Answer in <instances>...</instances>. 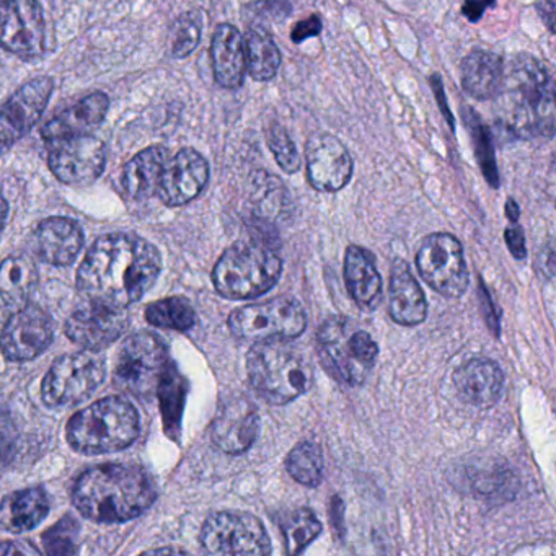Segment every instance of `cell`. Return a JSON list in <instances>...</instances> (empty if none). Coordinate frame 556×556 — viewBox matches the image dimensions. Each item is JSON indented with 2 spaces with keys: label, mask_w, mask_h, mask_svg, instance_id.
Here are the masks:
<instances>
[{
  "label": "cell",
  "mask_w": 556,
  "mask_h": 556,
  "mask_svg": "<svg viewBox=\"0 0 556 556\" xmlns=\"http://www.w3.org/2000/svg\"><path fill=\"white\" fill-rule=\"evenodd\" d=\"M105 376V359L93 350L66 354L45 377L41 396L51 408L79 405L102 386Z\"/></svg>",
  "instance_id": "cell-10"
},
{
  "label": "cell",
  "mask_w": 556,
  "mask_h": 556,
  "mask_svg": "<svg viewBox=\"0 0 556 556\" xmlns=\"http://www.w3.org/2000/svg\"><path fill=\"white\" fill-rule=\"evenodd\" d=\"M506 214L513 223H516V220L519 219V206H517L516 201L507 200Z\"/></svg>",
  "instance_id": "cell-48"
},
{
  "label": "cell",
  "mask_w": 556,
  "mask_h": 556,
  "mask_svg": "<svg viewBox=\"0 0 556 556\" xmlns=\"http://www.w3.org/2000/svg\"><path fill=\"white\" fill-rule=\"evenodd\" d=\"M170 366L167 348L152 333H136L126 338L116 354V386L136 399L151 400L157 395L162 379Z\"/></svg>",
  "instance_id": "cell-8"
},
{
  "label": "cell",
  "mask_w": 556,
  "mask_h": 556,
  "mask_svg": "<svg viewBox=\"0 0 556 556\" xmlns=\"http://www.w3.org/2000/svg\"><path fill=\"white\" fill-rule=\"evenodd\" d=\"M509 96L500 123L517 139L552 138L555 131V86L545 64L530 56L514 60L509 71Z\"/></svg>",
  "instance_id": "cell-3"
},
{
  "label": "cell",
  "mask_w": 556,
  "mask_h": 556,
  "mask_svg": "<svg viewBox=\"0 0 556 556\" xmlns=\"http://www.w3.org/2000/svg\"><path fill=\"white\" fill-rule=\"evenodd\" d=\"M168 159L170 154L161 146H152L135 155L123 172V187L126 193L136 200L155 197L162 170Z\"/></svg>",
  "instance_id": "cell-30"
},
{
  "label": "cell",
  "mask_w": 556,
  "mask_h": 556,
  "mask_svg": "<svg viewBox=\"0 0 556 556\" xmlns=\"http://www.w3.org/2000/svg\"><path fill=\"white\" fill-rule=\"evenodd\" d=\"M8 203H5V200H2V198H0V233H2V230H4L5 220H8Z\"/></svg>",
  "instance_id": "cell-49"
},
{
  "label": "cell",
  "mask_w": 556,
  "mask_h": 556,
  "mask_svg": "<svg viewBox=\"0 0 556 556\" xmlns=\"http://www.w3.org/2000/svg\"><path fill=\"white\" fill-rule=\"evenodd\" d=\"M282 260L268 243L239 242L229 247L213 269V282L232 301L258 298L281 278Z\"/></svg>",
  "instance_id": "cell-6"
},
{
  "label": "cell",
  "mask_w": 556,
  "mask_h": 556,
  "mask_svg": "<svg viewBox=\"0 0 556 556\" xmlns=\"http://www.w3.org/2000/svg\"><path fill=\"white\" fill-rule=\"evenodd\" d=\"M321 18L318 15H312L311 18H305V21L299 22L295 24V27L292 28L291 38L294 43L301 45L304 43L307 38L318 37L321 34Z\"/></svg>",
  "instance_id": "cell-42"
},
{
  "label": "cell",
  "mask_w": 556,
  "mask_h": 556,
  "mask_svg": "<svg viewBox=\"0 0 556 556\" xmlns=\"http://www.w3.org/2000/svg\"><path fill=\"white\" fill-rule=\"evenodd\" d=\"M432 90H434L435 100H438L439 106H441L442 115L447 119L448 126H451L452 131H454V116L448 112L447 102H445L444 89H442L441 79L438 76L432 77L431 79Z\"/></svg>",
  "instance_id": "cell-45"
},
{
  "label": "cell",
  "mask_w": 556,
  "mask_h": 556,
  "mask_svg": "<svg viewBox=\"0 0 556 556\" xmlns=\"http://www.w3.org/2000/svg\"><path fill=\"white\" fill-rule=\"evenodd\" d=\"M454 383L465 402L490 408L501 399L504 374L494 361L470 359L455 370Z\"/></svg>",
  "instance_id": "cell-23"
},
{
  "label": "cell",
  "mask_w": 556,
  "mask_h": 556,
  "mask_svg": "<svg viewBox=\"0 0 556 556\" xmlns=\"http://www.w3.org/2000/svg\"><path fill=\"white\" fill-rule=\"evenodd\" d=\"M201 545L211 555L265 556L271 540L258 517L223 510L207 517L201 529Z\"/></svg>",
  "instance_id": "cell-11"
},
{
  "label": "cell",
  "mask_w": 556,
  "mask_h": 556,
  "mask_svg": "<svg viewBox=\"0 0 556 556\" xmlns=\"http://www.w3.org/2000/svg\"><path fill=\"white\" fill-rule=\"evenodd\" d=\"M307 177L312 187L324 193H334L350 184L353 159L340 139L328 132H317L305 146Z\"/></svg>",
  "instance_id": "cell-17"
},
{
  "label": "cell",
  "mask_w": 556,
  "mask_h": 556,
  "mask_svg": "<svg viewBox=\"0 0 556 556\" xmlns=\"http://www.w3.org/2000/svg\"><path fill=\"white\" fill-rule=\"evenodd\" d=\"M155 247L128 233L100 237L77 275V288L93 304L125 308L138 302L161 275Z\"/></svg>",
  "instance_id": "cell-1"
},
{
  "label": "cell",
  "mask_w": 556,
  "mask_h": 556,
  "mask_svg": "<svg viewBox=\"0 0 556 556\" xmlns=\"http://www.w3.org/2000/svg\"><path fill=\"white\" fill-rule=\"evenodd\" d=\"M50 77H38L24 84L0 110V155L17 144L40 122L53 96Z\"/></svg>",
  "instance_id": "cell-14"
},
{
  "label": "cell",
  "mask_w": 556,
  "mask_h": 556,
  "mask_svg": "<svg viewBox=\"0 0 556 556\" xmlns=\"http://www.w3.org/2000/svg\"><path fill=\"white\" fill-rule=\"evenodd\" d=\"M37 281V266L28 256H9L0 265V328L28 304Z\"/></svg>",
  "instance_id": "cell-24"
},
{
  "label": "cell",
  "mask_w": 556,
  "mask_h": 556,
  "mask_svg": "<svg viewBox=\"0 0 556 556\" xmlns=\"http://www.w3.org/2000/svg\"><path fill=\"white\" fill-rule=\"evenodd\" d=\"M34 247L48 265H71L84 247V232L74 220L50 217L35 230Z\"/></svg>",
  "instance_id": "cell-21"
},
{
  "label": "cell",
  "mask_w": 556,
  "mask_h": 556,
  "mask_svg": "<svg viewBox=\"0 0 556 556\" xmlns=\"http://www.w3.org/2000/svg\"><path fill=\"white\" fill-rule=\"evenodd\" d=\"M266 139H268L269 149H271L279 167L286 174H295L301 168V157H299L298 149L286 129L278 123H271L266 132Z\"/></svg>",
  "instance_id": "cell-38"
},
{
  "label": "cell",
  "mask_w": 556,
  "mask_h": 556,
  "mask_svg": "<svg viewBox=\"0 0 556 556\" xmlns=\"http://www.w3.org/2000/svg\"><path fill=\"white\" fill-rule=\"evenodd\" d=\"M9 553H11V555H14V553L15 555H18V553H21V555H30V553L37 555L38 549L30 545L22 546L21 543H0V555H9Z\"/></svg>",
  "instance_id": "cell-47"
},
{
  "label": "cell",
  "mask_w": 556,
  "mask_h": 556,
  "mask_svg": "<svg viewBox=\"0 0 556 556\" xmlns=\"http://www.w3.org/2000/svg\"><path fill=\"white\" fill-rule=\"evenodd\" d=\"M536 11H539L543 24L553 34L555 31V2L553 0H540L539 4H536Z\"/></svg>",
  "instance_id": "cell-46"
},
{
  "label": "cell",
  "mask_w": 556,
  "mask_h": 556,
  "mask_svg": "<svg viewBox=\"0 0 556 556\" xmlns=\"http://www.w3.org/2000/svg\"><path fill=\"white\" fill-rule=\"evenodd\" d=\"M250 200L255 207L256 217L268 224L286 219L292 211L291 197L285 184L265 170L253 175L250 181Z\"/></svg>",
  "instance_id": "cell-31"
},
{
  "label": "cell",
  "mask_w": 556,
  "mask_h": 556,
  "mask_svg": "<svg viewBox=\"0 0 556 556\" xmlns=\"http://www.w3.org/2000/svg\"><path fill=\"white\" fill-rule=\"evenodd\" d=\"M247 70L258 83L271 80L281 66V53L271 38L262 31L250 30L245 37Z\"/></svg>",
  "instance_id": "cell-32"
},
{
  "label": "cell",
  "mask_w": 556,
  "mask_h": 556,
  "mask_svg": "<svg viewBox=\"0 0 556 556\" xmlns=\"http://www.w3.org/2000/svg\"><path fill=\"white\" fill-rule=\"evenodd\" d=\"M77 523L73 519L66 517L61 520L56 527L50 530L45 535V545H47V552L51 555H66V553H74L76 546H74V536H76Z\"/></svg>",
  "instance_id": "cell-40"
},
{
  "label": "cell",
  "mask_w": 556,
  "mask_h": 556,
  "mask_svg": "<svg viewBox=\"0 0 556 556\" xmlns=\"http://www.w3.org/2000/svg\"><path fill=\"white\" fill-rule=\"evenodd\" d=\"M50 513V501L41 488L15 491L0 501V527L22 533L35 529Z\"/></svg>",
  "instance_id": "cell-29"
},
{
  "label": "cell",
  "mask_w": 556,
  "mask_h": 556,
  "mask_svg": "<svg viewBox=\"0 0 556 556\" xmlns=\"http://www.w3.org/2000/svg\"><path fill=\"white\" fill-rule=\"evenodd\" d=\"M307 327V315L301 302L292 298L250 304L230 314L229 330L240 340H294Z\"/></svg>",
  "instance_id": "cell-9"
},
{
  "label": "cell",
  "mask_w": 556,
  "mask_h": 556,
  "mask_svg": "<svg viewBox=\"0 0 556 556\" xmlns=\"http://www.w3.org/2000/svg\"><path fill=\"white\" fill-rule=\"evenodd\" d=\"M317 350L325 369L338 382L351 387L366 382L379 356L372 337L346 317H330L321 325Z\"/></svg>",
  "instance_id": "cell-7"
},
{
  "label": "cell",
  "mask_w": 556,
  "mask_h": 556,
  "mask_svg": "<svg viewBox=\"0 0 556 556\" xmlns=\"http://www.w3.org/2000/svg\"><path fill=\"white\" fill-rule=\"evenodd\" d=\"M146 318L154 327L187 331L197 324V314L184 298H168L154 302L146 311Z\"/></svg>",
  "instance_id": "cell-35"
},
{
  "label": "cell",
  "mask_w": 556,
  "mask_h": 556,
  "mask_svg": "<svg viewBox=\"0 0 556 556\" xmlns=\"http://www.w3.org/2000/svg\"><path fill=\"white\" fill-rule=\"evenodd\" d=\"M201 40L200 24L191 15L178 18L170 30L172 54L175 58H187L197 50Z\"/></svg>",
  "instance_id": "cell-39"
},
{
  "label": "cell",
  "mask_w": 556,
  "mask_h": 556,
  "mask_svg": "<svg viewBox=\"0 0 556 556\" xmlns=\"http://www.w3.org/2000/svg\"><path fill=\"white\" fill-rule=\"evenodd\" d=\"M110 100L105 93L96 92L80 100L71 109L64 110L54 116L50 123L41 129L45 141L54 142L60 139L83 136L102 125L109 112Z\"/></svg>",
  "instance_id": "cell-26"
},
{
  "label": "cell",
  "mask_w": 556,
  "mask_h": 556,
  "mask_svg": "<svg viewBox=\"0 0 556 556\" xmlns=\"http://www.w3.org/2000/svg\"><path fill=\"white\" fill-rule=\"evenodd\" d=\"M157 500V486L136 465L105 464L90 468L74 484L77 509L96 522H126L146 513Z\"/></svg>",
  "instance_id": "cell-2"
},
{
  "label": "cell",
  "mask_w": 556,
  "mask_h": 556,
  "mask_svg": "<svg viewBox=\"0 0 556 556\" xmlns=\"http://www.w3.org/2000/svg\"><path fill=\"white\" fill-rule=\"evenodd\" d=\"M253 390L271 405H286L314 386V366L286 340L258 341L247 356Z\"/></svg>",
  "instance_id": "cell-4"
},
{
  "label": "cell",
  "mask_w": 556,
  "mask_h": 556,
  "mask_svg": "<svg viewBox=\"0 0 556 556\" xmlns=\"http://www.w3.org/2000/svg\"><path fill=\"white\" fill-rule=\"evenodd\" d=\"M139 416L135 406L119 396H109L71 418L67 441L83 454H110L136 441Z\"/></svg>",
  "instance_id": "cell-5"
},
{
  "label": "cell",
  "mask_w": 556,
  "mask_h": 556,
  "mask_svg": "<svg viewBox=\"0 0 556 556\" xmlns=\"http://www.w3.org/2000/svg\"><path fill=\"white\" fill-rule=\"evenodd\" d=\"M282 536H285L288 555H299L304 552L321 533V522L311 509H295L285 514L279 520Z\"/></svg>",
  "instance_id": "cell-33"
},
{
  "label": "cell",
  "mask_w": 556,
  "mask_h": 556,
  "mask_svg": "<svg viewBox=\"0 0 556 556\" xmlns=\"http://www.w3.org/2000/svg\"><path fill=\"white\" fill-rule=\"evenodd\" d=\"M504 239H506L507 247H509L510 253H513L516 258H526V237H523L522 229H520L519 226L507 227V229L504 230Z\"/></svg>",
  "instance_id": "cell-43"
},
{
  "label": "cell",
  "mask_w": 556,
  "mask_h": 556,
  "mask_svg": "<svg viewBox=\"0 0 556 556\" xmlns=\"http://www.w3.org/2000/svg\"><path fill=\"white\" fill-rule=\"evenodd\" d=\"M496 0H465L464 8H462V14L467 18L468 22L475 24L483 17L484 12L488 9L494 8Z\"/></svg>",
  "instance_id": "cell-44"
},
{
  "label": "cell",
  "mask_w": 556,
  "mask_h": 556,
  "mask_svg": "<svg viewBox=\"0 0 556 556\" xmlns=\"http://www.w3.org/2000/svg\"><path fill=\"white\" fill-rule=\"evenodd\" d=\"M468 118L467 125L470 129L471 139H473L475 154H477L478 164H480L481 172L488 184L493 188L500 187V174H497L496 159H494L493 142H491V132L483 123L480 122V116L473 110L467 109Z\"/></svg>",
  "instance_id": "cell-36"
},
{
  "label": "cell",
  "mask_w": 556,
  "mask_h": 556,
  "mask_svg": "<svg viewBox=\"0 0 556 556\" xmlns=\"http://www.w3.org/2000/svg\"><path fill=\"white\" fill-rule=\"evenodd\" d=\"M2 2H5V0H0V4H2Z\"/></svg>",
  "instance_id": "cell-50"
},
{
  "label": "cell",
  "mask_w": 556,
  "mask_h": 556,
  "mask_svg": "<svg viewBox=\"0 0 556 556\" xmlns=\"http://www.w3.org/2000/svg\"><path fill=\"white\" fill-rule=\"evenodd\" d=\"M214 79L224 89H239L247 71L245 41L232 25L217 27L211 43Z\"/></svg>",
  "instance_id": "cell-25"
},
{
  "label": "cell",
  "mask_w": 556,
  "mask_h": 556,
  "mask_svg": "<svg viewBox=\"0 0 556 556\" xmlns=\"http://www.w3.org/2000/svg\"><path fill=\"white\" fill-rule=\"evenodd\" d=\"M462 86L477 100L500 97L504 87V63L500 54L473 51L462 63Z\"/></svg>",
  "instance_id": "cell-28"
},
{
  "label": "cell",
  "mask_w": 556,
  "mask_h": 556,
  "mask_svg": "<svg viewBox=\"0 0 556 556\" xmlns=\"http://www.w3.org/2000/svg\"><path fill=\"white\" fill-rule=\"evenodd\" d=\"M53 334L50 315L34 305H25L2 327L0 351L9 361H31L50 346Z\"/></svg>",
  "instance_id": "cell-16"
},
{
  "label": "cell",
  "mask_w": 556,
  "mask_h": 556,
  "mask_svg": "<svg viewBox=\"0 0 556 556\" xmlns=\"http://www.w3.org/2000/svg\"><path fill=\"white\" fill-rule=\"evenodd\" d=\"M18 447V429L11 413L0 409V470L14 460Z\"/></svg>",
  "instance_id": "cell-41"
},
{
  "label": "cell",
  "mask_w": 556,
  "mask_h": 556,
  "mask_svg": "<svg viewBox=\"0 0 556 556\" xmlns=\"http://www.w3.org/2000/svg\"><path fill=\"white\" fill-rule=\"evenodd\" d=\"M260 416L247 396H232L217 409L211 439L226 454H242L258 438Z\"/></svg>",
  "instance_id": "cell-19"
},
{
  "label": "cell",
  "mask_w": 556,
  "mask_h": 556,
  "mask_svg": "<svg viewBox=\"0 0 556 556\" xmlns=\"http://www.w3.org/2000/svg\"><path fill=\"white\" fill-rule=\"evenodd\" d=\"M344 281L351 298L359 307L372 311L382 299V278L372 253L357 245L348 247L344 256Z\"/></svg>",
  "instance_id": "cell-27"
},
{
  "label": "cell",
  "mask_w": 556,
  "mask_h": 556,
  "mask_svg": "<svg viewBox=\"0 0 556 556\" xmlns=\"http://www.w3.org/2000/svg\"><path fill=\"white\" fill-rule=\"evenodd\" d=\"M207 180L210 165L206 159L194 149H184L165 164L155 197L167 206H184L198 198Z\"/></svg>",
  "instance_id": "cell-18"
},
{
  "label": "cell",
  "mask_w": 556,
  "mask_h": 556,
  "mask_svg": "<svg viewBox=\"0 0 556 556\" xmlns=\"http://www.w3.org/2000/svg\"><path fill=\"white\" fill-rule=\"evenodd\" d=\"M128 330V315L123 308L90 304L79 308L66 321V334L71 341L86 348L100 350L119 340Z\"/></svg>",
  "instance_id": "cell-20"
},
{
  "label": "cell",
  "mask_w": 556,
  "mask_h": 556,
  "mask_svg": "<svg viewBox=\"0 0 556 556\" xmlns=\"http://www.w3.org/2000/svg\"><path fill=\"white\" fill-rule=\"evenodd\" d=\"M157 395L162 400V413H164L165 426L167 431L180 428L181 408H184L185 400V382L178 376L177 369L170 363L161 387H159Z\"/></svg>",
  "instance_id": "cell-37"
},
{
  "label": "cell",
  "mask_w": 556,
  "mask_h": 556,
  "mask_svg": "<svg viewBox=\"0 0 556 556\" xmlns=\"http://www.w3.org/2000/svg\"><path fill=\"white\" fill-rule=\"evenodd\" d=\"M288 473L298 483L317 488L324 480V454L315 442L304 441L295 445L286 458Z\"/></svg>",
  "instance_id": "cell-34"
},
{
  "label": "cell",
  "mask_w": 556,
  "mask_h": 556,
  "mask_svg": "<svg viewBox=\"0 0 556 556\" xmlns=\"http://www.w3.org/2000/svg\"><path fill=\"white\" fill-rule=\"evenodd\" d=\"M389 314L395 324L413 327L425 321L428 302L405 260H395L389 286Z\"/></svg>",
  "instance_id": "cell-22"
},
{
  "label": "cell",
  "mask_w": 556,
  "mask_h": 556,
  "mask_svg": "<svg viewBox=\"0 0 556 556\" xmlns=\"http://www.w3.org/2000/svg\"><path fill=\"white\" fill-rule=\"evenodd\" d=\"M51 144L48 165L63 184L89 185L103 174L105 146L96 136H73Z\"/></svg>",
  "instance_id": "cell-15"
},
{
  "label": "cell",
  "mask_w": 556,
  "mask_h": 556,
  "mask_svg": "<svg viewBox=\"0 0 556 556\" xmlns=\"http://www.w3.org/2000/svg\"><path fill=\"white\" fill-rule=\"evenodd\" d=\"M0 47L24 60L45 53L43 11L38 0H5L0 4Z\"/></svg>",
  "instance_id": "cell-13"
},
{
  "label": "cell",
  "mask_w": 556,
  "mask_h": 556,
  "mask_svg": "<svg viewBox=\"0 0 556 556\" xmlns=\"http://www.w3.org/2000/svg\"><path fill=\"white\" fill-rule=\"evenodd\" d=\"M419 275L444 298L457 299L467 291L468 269L462 243L451 233H431L416 255Z\"/></svg>",
  "instance_id": "cell-12"
}]
</instances>
